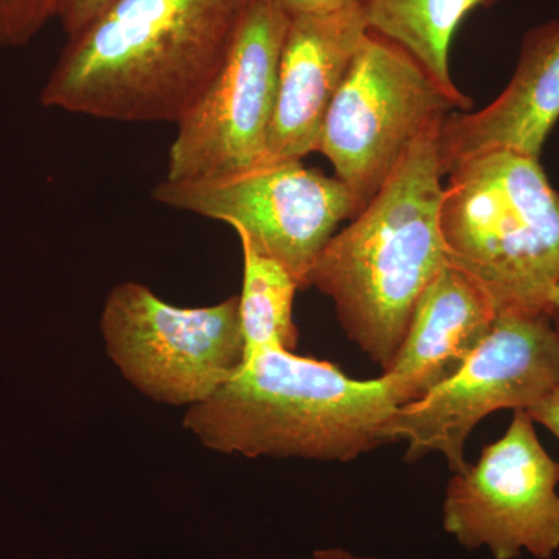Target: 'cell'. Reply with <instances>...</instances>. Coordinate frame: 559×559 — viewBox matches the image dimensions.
I'll return each instance as SVG.
<instances>
[{"instance_id":"obj_11","label":"cell","mask_w":559,"mask_h":559,"mask_svg":"<svg viewBox=\"0 0 559 559\" xmlns=\"http://www.w3.org/2000/svg\"><path fill=\"white\" fill-rule=\"evenodd\" d=\"M369 33L362 5L290 17L263 162H301L319 150L331 103Z\"/></svg>"},{"instance_id":"obj_16","label":"cell","mask_w":559,"mask_h":559,"mask_svg":"<svg viewBox=\"0 0 559 559\" xmlns=\"http://www.w3.org/2000/svg\"><path fill=\"white\" fill-rule=\"evenodd\" d=\"M61 0H0V47L27 46L51 20Z\"/></svg>"},{"instance_id":"obj_2","label":"cell","mask_w":559,"mask_h":559,"mask_svg":"<svg viewBox=\"0 0 559 559\" xmlns=\"http://www.w3.org/2000/svg\"><path fill=\"white\" fill-rule=\"evenodd\" d=\"M441 124L411 146L373 200L331 238L310 275V286L333 301L348 340L382 373L403 344L419 297L450 263L440 226Z\"/></svg>"},{"instance_id":"obj_21","label":"cell","mask_w":559,"mask_h":559,"mask_svg":"<svg viewBox=\"0 0 559 559\" xmlns=\"http://www.w3.org/2000/svg\"><path fill=\"white\" fill-rule=\"evenodd\" d=\"M550 319L559 334V283L557 289H555L554 297H551Z\"/></svg>"},{"instance_id":"obj_3","label":"cell","mask_w":559,"mask_h":559,"mask_svg":"<svg viewBox=\"0 0 559 559\" xmlns=\"http://www.w3.org/2000/svg\"><path fill=\"white\" fill-rule=\"evenodd\" d=\"M399 407L384 374L352 380L326 360L272 347L246 356L226 384L189 407L183 428L219 454L352 462L392 443Z\"/></svg>"},{"instance_id":"obj_18","label":"cell","mask_w":559,"mask_h":559,"mask_svg":"<svg viewBox=\"0 0 559 559\" xmlns=\"http://www.w3.org/2000/svg\"><path fill=\"white\" fill-rule=\"evenodd\" d=\"M280 7L289 14V17L305 16V14H326L348 9L353 5H362V0H277Z\"/></svg>"},{"instance_id":"obj_10","label":"cell","mask_w":559,"mask_h":559,"mask_svg":"<svg viewBox=\"0 0 559 559\" xmlns=\"http://www.w3.org/2000/svg\"><path fill=\"white\" fill-rule=\"evenodd\" d=\"M559 462L536 436L527 411H514L502 439L479 462L454 474L443 502V528L466 550L487 547L495 559L559 550Z\"/></svg>"},{"instance_id":"obj_15","label":"cell","mask_w":559,"mask_h":559,"mask_svg":"<svg viewBox=\"0 0 559 559\" xmlns=\"http://www.w3.org/2000/svg\"><path fill=\"white\" fill-rule=\"evenodd\" d=\"M242 288L240 320L245 337V358L260 349L282 347L294 352L299 330L293 308L299 285L277 261L257 252L241 240Z\"/></svg>"},{"instance_id":"obj_17","label":"cell","mask_w":559,"mask_h":559,"mask_svg":"<svg viewBox=\"0 0 559 559\" xmlns=\"http://www.w3.org/2000/svg\"><path fill=\"white\" fill-rule=\"evenodd\" d=\"M114 0H61L58 17L68 38L79 35L108 9Z\"/></svg>"},{"instance_id":"obj_19","label":"cell","mask_w":559,"mask_h":559,"mask_svg":"<svg viewBox=\"0 0 559 559\" xmlns=\"http://www.w3.org/2000/svg\"><path fill=\"white\" fill-rule=\"evenodd\" d=\"M527 412L533 421L549 429L559 440V382Z\"/></svg>"},{"instance_id":"obj_20","label":"cell","mask_w":559,"mask_h":559,"mask_svg":"<svg viewBox=\"0 0 559 559\" xmlns=\"http://www.w3.org/2000/svg\"><path fill=\"white\" fill-rule=\"evenodd\" d=\"M311 559H377L358 557L352 551L341 549V547H326V549H319L312 551Z\"/></svg>"},{"instance_id":"obj_12","label":"cell","mask_w":559,"mask_h":559,"mask_svg":"<svg viewBox=\"0 0 559 559\" xmlns=\"http://www.w3.org/2000/svg\"><path fill=\"white\" fill-rule=\"evenodd\" d=\"M559 120V20L525 33L506 91L477 112H452L439 132L441 175L491 151L539 159Z\"/></svg>"},{"instance_id":"obj_14","label":"cell","mask_w":559,"mask_h":559,"mask_svg":"<svg viewBox=\"0 0 559 559\" xmlns=\"http://www.w3.org/2000/svg\"><path fill=\"white\" fill-rule=\"evenodd\" d=\"M499 0H362L369 31L396 44L460 102L468 97L455 87L450 69L452 38L462 21Z\"/></svg>"},{"instance_id":"obj_13","label":"cell","mask_w":559,"mask_h":559,"mask_svg":"<svg viewBox=\"0 0 559 559\" xmlns=\"http://www.w3.org/2000/svg\"><path fill=\"white\" fill-rule=\"evenodd\" d=\"M496 318L479 286L448 263L419 297L403 344L382 373L400 407L425 399L459 373Z\"/></svg>"},{"instance_id":"obj_6","label":"cell","mask_w":559,"mask_h":559,"mask_svg":"<svg viewBox=\"0 0 559 559\" xmlns=\"http://www.w3.org/2000/svg\"><path fill=\"white\" fill-rule=\"evenodd\" d=\"M151 197L167 207L227 224L257 252L285 267L299 289L310 288L312 267L342 221L358 215L342 180L310 170L300 160L261 162L216 178L164 179Z\"/></svg>"},{"instance_id":"obj_7","label":"cell","mask_w":559,"mask_h":559,"mask_svg":"<svg viewBox=\"0 0 559 559\" xmlns=\"http://www.w3.org/2000/svg\"><path fill=\"white\" fill-rule=\"evenodd\" d=\"M559 382V334L550 314H499L488 336L451 380L399 407L388 436L406 441V462L439 452L465 473L471 430L503 409L528 411Z\"/></svg>"},{"instance_id":"obj_9","label":"cell","mask_w":559,"mask_h":559,"mask_svg":"<svg viewBox=\"0 0 559 559\" xmlns=\"http://www.w3.org/2000/svg\"><path fill=\"white\" fill-rule=\"evenodd\" d=\"M289 20L277 0H249L218 72L176 124L165 179L216 178L264 160Z\"/></svg>"},{"instance_id":"obj_5","label":"cell","mask_w":559,"mask_h":559,"mask_svg":"<svg viewBox=\"0 0 559 559\" xmlns=\"http://www.w3.org/2000/svg\"><path fill=\"white\" fill-rule=\"evenodd\" d=\"M469 106L441 90L407 51L370 32L331 103L318 151L359 213L426 131Z\"/></svg>"},{"instance_id":"obj_1","label":"cell","mask_w":559,"mask_h":559,"mask_svg":"<svg viewBox=\"0 0 559 559\" xmlns=\"http://www.w3.org/2000/svg\"><path fill=\"white\" fill-rule=\"evenodd\" d=\"M249 0H114L69 38L40 91L46 108L175 123L201 97Z\"/></svg>"},{"instance_id":"obj_4","label":"cell","mask_w":559,"mask_h":559,"mask_svg":"<svg viewBox=\"0 0 559 559\" xmlns=\"http://www.w3.org/2000/svg\"><path fill=\"white\" fill-rule=\"evenodd\" d=\"M448 261L496 314H550L559 283V193L539 159L491 151L450 173L440 212Z\"/></svg>"},{"instance_id":"obj_8","label":"cell","mask_w":559,"mask_h":559,"mask_svg":"<svg viewBox=\"0 0 559 559\" xmlns=\"http://www.w3.org/2000/svg\"><path fill=\"white\" fill-rule=\"evenodd\" d=\"M100 329L120 373L157 403L194 406L226 384L245 360L240 299L180 308L148 286L110 289Z\"/></svg>"}]
</instances>
